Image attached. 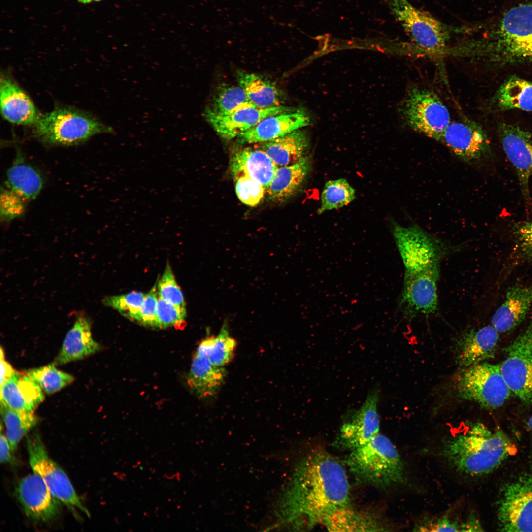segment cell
<instances>
[{
	"mask_svg": "<svg viewBox=\"0 0 532 532\" xmlns=\"http://www.w3.org/2000/svg\"><path fill=\"white\" fill-rule=\"evenodd\" d=\"M0 391L1 405L18 411L33 412L44 399L40 386L17 371L0 386Z\"/></svg>",
	"mask_w": 532,
	"mask_h": 532,
	"instance_id": "obj_23",
	"label": "cell"
},
{
	"mask_svg": "<svg viewBox=\"0 0 532 532\" xmlns=\"http://www.w3.org/2000/svg\"><path fill=\"white\" fill-rule=\"evenodd\" d=\"M16 371L10 364L6 361L4 351L0 348V386L11 377Z\"/></svg>",
	"mask_w": 532,
	"mask_h": 532,
	"instance_id": "obj_47",
	"label": "cell"
},
{
	"mask_svg": "<svg viewBox=\"0 0 532 532\" xmlns=\"http://www.w3.org/2000/svg\"><path fill=\"white\" fill-rule=\"evenodd\" d=\"M99 344L92 337L91 322L85 315L76 318L66 333L61 348L53 364L55 366L84 359L98 351Z\"/></svg>",
	"mask_w": 532,
	"mask_h": 532,
	"instance_id": "obj_25",
	"label": "cell"
},
{
	"mask_svg": "<svg viewBox=\"0 0 532 532\" xmlns=\"http://www.w3.org/2000/svg\"><path fill=\"white\" fill-rule=\"evenodd\" d=\"M296 109L281 105L267 108H247L225 115H217L205 110L204 115L218 134L229 140L238 137L267 117Z\"/></svg>",
	"mask_w": 532,
	"mask_h": 532,
	"instance_id": "obj_19",
	"label": "cell"
},
{
	"mask_svg": "<svg viewBox=\"0 0 532 532\" xmlns=\"http://www.w3.org/2000/svg\"><path fill=\"white\" fill-rule=\"evenodd\" d=\"M391 7L407 34L418 47L429 51L443 49L449 33L439 21L407 0H390Z\"/></svg>",
	"mask_w": 532,
	"mask_h": 532,
	"instance_id": "obj_13",
	"label": "cell"
},
{
	"mask_svg": "<svg viewBox=\"0 0 532 532\" xmlns=\"http://www.w3.org/2000/svg\"><path fill=\"white\" fill-rule=\"evenodd\" d=\"M235 180L236 193L242 203L252 207L260 203L266 192L262 185L247 177H241Z\"/></svg>",
	"mask_w": 532,
	"mask_h": 532,
	"instance_id": "obj_42",
	"label": "cell"
},
{
	"mask_svg": "<svg viewBox=\"0 0 532 532\" xmlns=\"http://www.w3.org/2000/svg\"><path fill=\"white\" fill-rule=\"evenodd\" d=\"M532 302V285H515L508 288L504 302L491 318L499 333L509 332L525 319Z\"/></svg>",
	"mask_w": 532,
	"mask_h": 532,
	"instance_id": "obj_24",
	"label": "cell"
},
{
	"mask_svg": "<svg viewBox=\"0 0 532 532\" xmlns=\"http://www.w3.org/2000/svg\"><path fill=\"white\" fill-rule=\"evenodd\" d=\"M400 112L409 128L438 141L451 122L448 109L437 94L420 86L407 90Z\"/></svg>",
	"mask_w": 532,
	"mask_h": 532,
	"instance_id": "obj_7",
	"label": "cell"
},
{
	"mask_svg": "<svg viewBox=\"0 0 532 532\" xmlns=\"http://www.w3.org/2000/svg\"><path fill=\"white\" fill-rule=\"evenodd\" d=\"M16 494L25 513L34 521L48 522L61 513L62 502L52 494L43 479L35 473L19 481Z\"/></svg>",
	"mask_w": 532,
	"mask_h": 532,
	"instance_id": "obj_17",
	"label": "cell"
},
{
	"mask_svg": "<svg viewBox=\"0 0 532 532\" xmlns=\"http://www.w3.org/2000/svg\"><path fill=\"white\" fill-rule=\"evenodd\" d=\"M414 528L415 531L422 532H480L483 530L473 513L462 520L458 516L452 517L449 513L437 517L426 516L418 520Z\"/></svg>",
	"mask_w": 532,
	"mask_h": 532,
	"instance_id": "obj_34",
	"label": "cell"
},
{
	"mask_svg": "<svg viewBox=\"0 0 532 532\" xmlns=\"http://www.w3.org/2000/svg\"><path fill=\"white\" fill-rule=\"evenodd\" d=\"M257 146L279 167L296 164L306 156L309 141L306 134L298 129Z\"/></svg>",
	"mask_w": 532,
	"mask_h": 532,
	"instance_id": "obj_27",
	"label": "cell"
},
{
	"mask_svg": "<svg viewBox=\"0 0 532 532\" xmlns=\"http://www.w3.org/2000/svg\"><path fill=\"white\" fill-rule=\"evenodd\" d=\"M113 130L98 118L74 108H57L42 114L34 125L33 135L46 146H71Z\"/></svg>",
	"mask_w": 532,
	"mask_h": 532,
	"instance_id": "obj_5",
	"label": "cell"
},
{
	"mask_svg": "<svg viewBox=\"0 0 532 532\" xmlns=\"http://www.w3.org/2000/svg\"><path fill=\"white\" fill-rule=\"evenodd\" d=\"M355 198V191L343 178L328 181L321 196V205L317 213L340 208L351 203Z\"/></svg>",
	"mask_w": 532,
	"mask_h": 532,
	"instance_id": "obj_37",
	"label": "cell"
},
{
	"mask_svg": "<svg viewBox=\"0 0 532 532\" xmlns=\"http://www.w3.org/2000/svg\"><path fill=\"white\" fill-rule=\"evenodd\" d=\"M26 201L15 192L5 186L0 192V217L4 221H10L21 216L25 212Z\"/></svg>",
	"mask_w": 532,
	"mask_h": 532,
	"instance_id": "obj_43",
	"label": "cell"
},
{
	"mask_svg": "<svg viewBox=\"0 0 532 532\" xmlns=\"http://www.w3.org/2000/svg\"><path fill=\"white\" fill-rule=\"evenodd\" d=\"M156 285L145 295L141 309L139 323L151 327H156V310L158 300Z\"/></svg>",
	"mask_w": 532,
	"mask_h": 532,
	"instance_id": "obj_45",
	"label": "cell"
},
{
	"mask_svg": "<svg viewBox=\"0 0 532 532\" xmlns=\"http://www.w3.org/2000/svg\"><path fill=\"white\" fill-rule=\"evenodd\" d=\"M497 519L500 531L532 532V469L504 486Z\"/></svg>",
	"mask_w": 532,
	"mask_h": 532,
	"instance_id": "obj_10",
	"label": "cell"
},
{
	"mask_svg": "<svg viewBox=\"0 0 532 532\" xmlns=\"http://www.w3.org/2000/svg\"><path fill=\"white\" fill-rule=\"evenodd\" d=\"M29 462L33 473L44 481L52 494L71 510L90 513L60 466L49 456L40 436L36 433L26 439Z\"/></svg>",
	"mask_w": 532,
	"mask_h": 532,
	"instance_id": "obj_9",
	"label": "cell"
},
{
	"mask_svg": "<svg viewBox=\"0 0 532 532\" xmlns=\"http://www.w3.org/2000/svg\"><path fill=\"white\" fill-rule=\"evenodd\" d=\"M492 102L500 110L532 111V82L517 77L508 79L497 90Z\"/></svg>",
	"mask_w": 532,
	"mask_h": 532,
	"instance_id": "obj_30",
	"label": "cell"
},
{
	"mask_svg": "<svg viewBox=\"0 0 532 532\" xmlns=\"http://www.w3.org/2000/svg\"><path fill=\"white\" fill-rule=\"evenodd\" d=\"M346 463L360 483L387 490L406 483L405 464L392 441L378 433L366 444L351 451Z\"/></svg>",
	"mask_w": 532,
	"mask_h": 532,
	"instance_id": "obj_3",
	"label": "cell"
},
{
	"mask_svg": "<svg viewBox=\"0 0 532 532\" xmlns=\"http://www.w3.org/2000/svg\"><path fill=\"white\" fill-rule=\"evenodd\" d=\"M39 172L27 163L19 152H17L12 165L7 172L4 185L28 202L34 200L43 187Z\"/></svg>",
	"mask_w": 532,
	"mask_h": 532,
	"instance_id": "obj_29",
	"label": "cell"
},
{
	"mask_svg": "<svg viewBox=\"0 0 532 532\" xmlns=\"http://www.w3.org/2000/svg\"><path fill=\"white\" fill-rule=\"evenodd\" d=\"M230 167L234 179L248 177L266 190L278 168L268 155L256 146L236 151L230 159Z\"/></svg>",
	"mask_w": 532,
	"mask_h": 532,
	"instance_id": "obj_22",
	"label": "cell"
},
{
	"mask_svg": "<svg viewBox=\"0 0 532 532\" xmlns=\"http://www.w3.org/2000/svg\"><path fill=\"white\" fill-rule=\"evenodd\" d=\"M499 332L491 325L478 329L467 328L461 332L454 344L456 363L468 367L494 357Z\"/></svg>",
	"mask_w": 532,
	"mask_h": 532,
	"instance_id": "obj_18",
	"label": "cell"
},
{
	"mask_svg": "<svg viewBox=\"0 0 532 532\" xmlns=\"http://www.w3.org/2000/svg\"><path fill=\"white\" fill-rule=\"evenodd\" d=\"M236 347V340L229 335L224 324L217 336H209L200 342L196 354L215 366H223L233 359Z\"/></svg>",
	"mask_w": 532,
	"mask_h": 532,
	"instance_id": "obj_33",
	"label": "cell"
},
{
	"mask_svg": "<svg viewBox=\"0 0 532 532\" xmlns=\"http://www.w3.org/2000/svg\"><path fill=\"white\" fill-rule=\"evenodd\" d=\"M456 396L494 409L504 404L512 393L503 378L500 364L487 362L466 367L455 378Z\"/></svg>",
	"mask_w": 532,
	"mask_h": 532,
	"instance_id": "obj_6",
	"label": "cell"
},
{
	"mask_svg": "<svg viewBox=\"0 0 532 532\" xmlns=\"http://www.w3.org/2000/svg\"><path fill=\"white\" fill-rule=\"evenodd\" d=\"M0 436V461L2 463L13 464L14 457L12 456L13 453L10 447L8 440L5 435L2 432L1 428Z\"/></svg>",
	"mask_w": 532,
	"mask_h": 532,
	"instance_id": "obj_46",
	"label": "cell"
},
{
	"mask_svg": "<svg viewBox=\"0 0 532 532\" xmlns=\"http://www.w3.org/2000/svg\"><path fill=\"white\" fill-rule=\"evenodd\" d=\"M378 395L377 391H371L359 410L343 422L334 441L336 447L351 451L366 444L379 433Z\"/></svg>",
	"mask_w": 532,
	"mask_h": 532,
	"instance_id": "obj_16",
	"label": "cell"
},
{
	"mask_svg": "<svg viewBox=\"0 0 532 532\" xmlns=\"http://www.w3.org/2000/svg\"><path fill=\"white\" fill-rule=\"evenodd\" d=\"M331 531H389L390 527L371 514L354 510L351 505L330 517L324 523Z\"/></svg>",
	"mask_w": 532,
	"mask_h": 532,
	"instance_id": "obj_32",
	"label": "cell"
},
{
	"mask_svg": "<svg viewBox=\"0 0 532 532\" xmlns=\"http://www.w3.org/2000/svg\"><path fill=\"white\" fill-rule=\"evenodd\" d=\"M483 55L506 65L532 60V3L519 4L500 17L485 43Z\"/></svg>",
	"mask_w": 532,
	"mask_h": 532,
	"instance_id": "obj_4",
	"label": "cell"
},
{
	"mask_svg": "<svg viewBox=\"0 0 532 532\" xmlns=\"http://www.w3.org/2000/svg\"><path fill=\"white\" fill-rule=\"evenodd\" d=\"M499 134L505 155L516 170L525 201L529 205V181L532 176V136L518 126L505 123L499 126Z\"/></svg>",
	"mask_w": 532,
	"mask_h": 532,
	"instance_id": "obj_15",
	"label": "cell"
},
{
	"mask_svg": "<svg viewBox=\"0 0 532 532\" xmlns=\"http://www.w3.org/2000/svg\"><path fill=\"white\" fill-rule=\"evenodd\" d=\"M25 373L48 394L60 391L74 380L72 375L57 369L53 363L27 370Z\"/></svg>",
	"mask_w": 532,
	"mask_h": 532,
	"instance_id": "obj_38",
	"label": "cell"
},
{
	"mask_svg": "<svg viewBox=\"0 0 532 532\" xmlns=\"http://www.w3.org/2000/svg\"><path fill=\"white\" fill-rule=\"evenodd\" d=\"M186 308L168 303L158 298L156 310V327H182L185 323Z\"/></svg>",
	"mask_w": 532,
	"mask_h": 532,
	"instance_id": "obj_41",
	"label": "cell"
},
{
	"mask_svg": "<svg viewBox=\"0 0 532 532\" xmlns=\"http://www.w3.org/2000/svg\"><path fill=\"white\" fill-rule=\"evenodd\" d=\"M310 119L303 110L294 111L267 117L238 137L242 144L268 141L309 124Z\"/></svg>",
	"mask_w": 532,
	"mask_h": 532,
	"instance_id": "obj_20",
	"label": "cell"
},
{
	"mask_svg": "<svg viewBox=\"0 0 532 532\" xmlns=\"http://www.w3.org/2000/svg\"><path fill=\"white\" fill-rule=\"evenodd\" d=\"M144 297L141 292L133 291L124 295L106 297L102 303L116 309L127 318L139 322Z\"/></svg>",
	"mask_w": 532,
	"mask_h": 532,
	"instance_id": "obj_39",
	"label": "cell"
},
{
	"mask_svg": "<svg viewBox=\"0 0 532 532\" xmlns=\"http://www.w3.org/2000/svg\"><path fill=\"white\" fill-rule=\"evenodd\" d=\"M391 232L405 271L422 270L440 264L442 259L457 250L417 225L404 226L393 222Z\"/></svg>",
	"mask_w": 532,
	"mask_h": 532,
	"instance_id": "obj_8",
	"label": "cell"
},
{
	"mask_svg": "<svg viewBox=\"0 0 532 532\" xmlns=\"http://www.w3.org/2000/svg\"><path fill=\"white\" fill-rule=\"evenodd\" d=\"M226 373L223 366L212 364L207 359L195 354L187 382L193 392L201 398L217 394L224 382Z\"/></svg>",
	"mask_w": 532,
	"mask_h": 532,
	"instance_id": "obj_28",
	"label": "cell"
},
{
	"mask_svg": "<svg viewBox=\"0 0 532 532\" xmlns=\"http://www.w3.org/2000/svg\"><path fill=\"white\" fill-rule=\"evenodd\" d=\"M78 0L79 2H80L81 3L86 4V3H90V2L92 1V0Z\"/></svg>",
	"mask_w": 532,
	"mask_h": 532,
	"instance_id": "obj_49",
	"label": "cell"
},
{
	"mask_svg": "<svg viewBox=\"0 0 532 532\" xmlns=\"http://www.w3.org/2000/svg\"><path fill=\"white\" fill-rule=\"evenodd\" d=\"M238 85L257 108H267L281 105L282 95L275 85L254 73L237 72Z\"/></svg>",
	"mask_w": 532,
	"mask_h": 532,
	"instance_id": "obj_31",
	"label": "cell"
},
{
	"mask_svg": "<svg viewBox=\"0 0 532 532\" xmlns=\"http://www.w3.org/2000/svg\"><path fill=\"white\" fill-rule=\"evenodd\" d=\"M157 288L159 298L180 308H186L183 294L168 263L158 282Z\"/></svg>",
	"mask_w": 532,
	"mask_h": 532,
	"instance_id": "obj_40",
	"label": "cell"
},
{
	"mask_svg": "<svg viewBox=\"0 0 532 532\" xmlns=\"http://www.w3.org/2000/svg\"><path fill=\"white\" fill-rule=\"evenodd\" d=\"M311 167L306 156L296 164L278 167L266 190L270 199L283 202L291 198L306 180Z\"/></svg>",
	"mask_w": 532,
	"mask_h": 532,
	"instance_id": "obj_26",
	"label": "cell"
},
{
	"mask_svg": "<svg viewBox=\"0 0 532 532\" xmlns=\"http://www.w3.org/2000/svg\"><path fill=\"white\" fill-rule=\"evenodd\" d=\"M527 424L529 428L532 431V416L529 418Z\"/></svg>",
	"mask_w": 532,
	"mask_h": 532,
	"instance_id": "obj_48",
	"label": "cell"
},
{
	"mask_svg": "<svg viewBox=\"0 0 532 532\" xmlns=\"http://www.w3.org/2000/svg\"><path fill=\"white\" fill-rule=\"evenodd\" d=\"M251 107L257 108L239 85H224L215 95L211 107L205 110L215 115H225Z\"/></svg>",
	"mask_w": 532,
	"mask_h": 532,
	"instance_id": "obj_35",
	"label": "cell"
},
{
	"mask_svg": "<svg viewBox=\"0 0 532 532\" xmlns=\"http://www.w3.org/2000/svg\"><path fill=\"white\" fill-rule=\"evenodd\" d=\"M440 141L459 159L468 164L477 163L491 154L490 141L485 131L468 118L451 122Z\"/></svg>",
	"mask_w": 532,
	"mask_h": 532,
	"instance_id": "obj_14",
	"label": "cell"
},
{
	"mask_svg": "<svg viewBox=\"0 0 532 532\" xmlns=\"http://www.w3.org/2000/svg\"><path fill=\"white\" fill-rule=\"evenodd\" d=\"M513 234L520 256L524 259H532V220L515 225Z\"/></svg>",
	"mask_w": 532,
	"mask_h": 532,
	"instance_id": "obj_44",
	"label": "cell"
},
{
	"mask_svg": "<svg viewBox=\"0 0 532 532\" xmlns=\"http://www.w3.org/2000/svg\"><path fill=\"white\" fill-rule=\"evenodd\" d=\"M505 352V359L500 364L504 379L523 403L532 405V318Z\"/></svg>",
	"mask_w": 532,
	"mask_h": 532,
	"instance_id": "obj_11",
	"label": "cell"
},
{
	"mask_svg": "<svg viewBox=\"0 0 532 532\" xmlns=\"http://www.w3.org/2000/svg\"><path fill=\"white\" fill-rule=\"evenodd\" d=\"M93 0L96 1H100L101 0Z\"/></svg>",
	"mask_w": 532,
	"mask_h": 532,
	"instance_id": "obj_50",
	"label": "cell"
},
{
	"mask_svg": "<svg viewBox=\"0 0 532 532\" xmlns=\"http://www.w3.org/2000/svg\"><path fill=\"white\" fill-rule=\"evenodd\" d=\"M0 410L6 428L5 435L14 452L22 438L37 424L38 419L33 412L15 411L1 405Z\"/></svg>",
	"mask_w": 532,
	"mask_h": 532,
	"instance_id": "obj_36",
	"label": "cell"
},
{
	"mask_svg": "<svg viewBox=\"0 0 532 532\" xmlns=\"http://www.w3.org/2000/svg\"><path fill=\"white\" fill-rule=\"evenodd\" d=\"M516 451L500 429H490L477 422L466 430L441 442L439 453L456 472L471 477L488 474Z\"/></svg>",
	"mask_w": 532,
	"mask_h": 532,
	"instance_id": "obj_2",
	"label": "cell"
},
{
	"mask_svg": "<svg viewBox=\"0 0 532 532\" xmlns=\"http://www.w3.org/2000/svg\"><path fill=\"white\" fill-rule=\"evenodd\" d=\"M1 112L8 121L34 126L41 115L26 93L12 79L1 75L0 84Z\"/></svg>",
	"mask_w": 532,
	"mask_h": 532,
	"instance_id": "obj_21",
	"label": "cell"
},
{
	"mask_svg": "<svg viewBox=\"0 0 532 532\" xmlns=\"http://www.w3.org/2000/svg\"><path fill=\"white\" fill-rule=\"evenodd\" d=\"M440 264L414 271H405L399 307L404 315H430L438 311L437 283Z\"/></svg>",
	"mask_w": 532,
	"mask_h": 532,
	"instance_id": "obj_12",
	"label": "cell"
},
{
	"mask_svg": "<svg viewBox=\"0 0 532 532\" xmlns=\"http://www.w3.org/2000/svg\"><path fill=\"white\" fill-rule=\"evenodd\" d=\"M350 488L344 466L322 450L311 452L296 473L290 495L291 517L312 529L350 506Z\"/></svg>",
	"mask_w": 532,
	"mask_h": 532,
	"instance_id": "obj_1",
	"label": "cell"
}]
</instances>
